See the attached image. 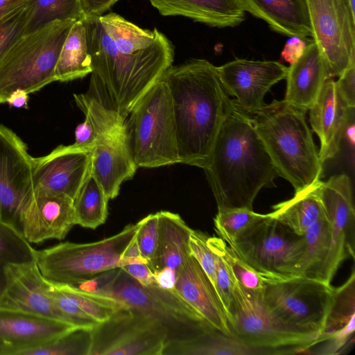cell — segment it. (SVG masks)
<instances>
[{
	"label": "cell",
	"mask_w": 355,
	"mask_h": 355,
	"mask_svg": "<svg viewBox=\"0 0 355 355\" xmlns=\"http://www.w3.org/2000/svg\"><path fill=\"white\" fill-rule=\"evenodd\" d=\"M203 169L218 209H253L259 192L279 177L251 117L232 100Z\"/></svg>",
	"instance_id": "obj_1"
},
{
	"label": "cell",
	"mask_w": 355,
	"mask_h": 355,
	"mask_svg": "<svg viewBox=\"0 0 355 355\" xmlns=\"http://www.w3.org/2000/svg\"><path fill=\"white\" fill-rule=\"evenodd\" d=\"M161 78L171 97L181 164L203 169L232 100L217 67L193 58L171 66Z\"/></svg>",
	"instance_id": "obj_2"
},
{
	"label": "cell",
	"mask_w": 355,
	"mask_h": 355,
	"mask_svg": "<svg viewBox=\"0 0 355 355\" xmlns=\"http://www.w3.org/2000/svg\"><path fill=\"white\" fill-rule=\"evenodd\" d=\"M84 22L92 67L89 91L107 107L127 119L143 96L172 66L174 46L158 31L148 47L125 54L116 49L98 18Z\"/></svg>",
	"instance_id": "obj_3"
},
{
	"label": "cell",
	"mask_w": 355,
	"mask_h": 355,
	"mask_svg": "<svg viewBox=\"0 0 355 355\" xmlns=\"http://www.w3.org/2000/svg\"><path fill=\"white\" fill-rule=\"evenodd\" d=\"M304 112L274 100L249 114L280 177L299 191L320 180L323 163Z\"/></svg>",
	"instance_id": "obj_4"
},
{
	"label": "cell",
	"mask_w": 355,
	"mask_h": 355,
	"mask_svg": "<svg viewBox=\"0 0 355 355\" xmlns=\"http://www.w3.org/2000/svg\"><path fill=\"white\" fill-rule=\"evenodd\" d=\"M227 320L232 336L254 354H309L319 335L289 326L276 318L261 294L234 283Z\"/></svg>",
	"instance_id": "obj_5"
},
{
	"label": "cell",
	"mask_w": 355,
	"mask_h": 355,
	"mask_svg": "<svg viewBox=\"0 0 355 355\" xmlns=\"http://www.w3.org/2000/svg\"><path fill=\"white\" fill-rule=\"evenodd\" d=\"M76 20H55L22 35L0 60V103L17 89L28 94L56 81L55 65Z\"/></svg>",
	"instance_id": "obj_6"
},
{
	"label": "cell",
	"mask_w": 355,
	"mask_h": 355,
	"mask_svg": "<svg viewBox=\"0 0 355 355\" xmlns=\"http://www.w3.org/2000/svg\"><path fill=\"white\" fill-rule=\"evenodd\" d=\"M125 309L148 316L164 325L170 339L187 338L216 330L175 291L157 283L143 286L121 268L97 293ZM217 331V330H216Z\"/></svg>",
	"instance_id": "obj_7"
},
{
	"label": "cell",
	"mask_w": 355,
	"mask_h": 355,
	"mask_svg": "<svg viewBox=\"0 0 355 355\" xmlns=\"http://www.w3.org/2000/svg\"><path fill=\"white\" fill-rule=\"evenodd\" d=\"M139 226L140 220L98 241L64 242L36 250L37 264L43 277L52 283L75 285L92 279L121 267L122 255Z\"/></svg>",
	"instance_id": "obj_8"
},
{
	"label": "cell",
	"mask_w": 355,
	"mask_h": 355,
	"mask_svg": "<svg viewBox=\"0 0 355 355\" xmlns=\"http://www.w3.org/2000/svg\"><path fill=\"white\" fill-rule=\"evenodd\" d=\"M130 115L128 130L137 167L181 163L171 97L162 78L143 96Z\"/></svg>",
	"instance_id": "obj_9"
},
{
	"label": "cell",
	"mask_w": 355,
	"mask_h": 355,
	"mask_svg": "<svg viewBox=\"0 0 355 355\" xmlns=\"http://www.w3.org/2000/svg\"><path fill=\"white\" fill-rule=\"evenodd\" d=\"M262 278L261 295L268 310L282 322L320 336L333 305L334 287L302 276Z\"/></svg>",
	"instance_id": "obj_10"
},
{
	"label": "cell",
	"mask_w": 355,
	"mask_h": 355,
	"mask_svg": "<svg viewBox=\"0 0 355 355\" xmlns=\"http://www.w3.org/2000/svg\"><path fill=\"white\" fill-rule=\"evenodd\" d=\"M229 245L262 277L284 279L295 276L304 239L266 214Z\"/></svg>",
	"instance_id": "obj_11"
},
{
	"label": "cell",
	"mask_w": 355,
	"mask_h": 355,
	"mask_svg": "<svg viewBox=\"0 0 355 355\" xmlns=\"http://www.w3.org/2000/svg\"><path fill=\"white\" fill-rule=\"evenodd\" d=\"M88 355H162L167 328L148 316L122 309L90 331Z\"/></svg>",
	"instance_id": "obj_12"
},
{
	"label": "cell",
	"mask_w": 355,
	"mask_h": 355,
	"mask_svg": "<svg viewBox=\"0 0 355 355\" xmlns=\"http://www.w3.org/2000/svg\"><path fill=\"white\" fill-rule=\"evenodd\" d=\"M313 41L331 78L339 77L355 61V15L347 0H306Z\"/></svg>",
	"instance_id": "obj_13"
},
{
	"label": "cell",
	"mask_w": 355,
	"mask_h": 355,
	"mask_svg": "<svg viewBox=\"0 0 355 355\" xmlns=\"http://www.w3.org/2000/svg\"><path fill=\"white\" fill-rule=\"evenodd\" d=\"M35 194L33 157L21 139L0 123V222L19 230L20 216Z\"/></svg>",
	"instance_id": "obj_14"
},
{
	"label": "cell",
	"mask_w": 355,
	"mask_h": 355,
	"mask_svg": "<svg viewBox=\"0 0 355 355\" xmlns=\"http://www.w3.org/2000/svg\"><path fill=\"white\" fill-rule=\"evenodd\" d=\"M319 194L329 223L331 241L318 279L331 284L343 261L354 258L355 211L350 178L340 174L320 180Z\"/></svg>",
	"instance_id": "obj_15"
},
{
	"label": "cell",
	"mask_w": 355,
	"mask_h": 355,
	"mask_svg": "<svg viewBox=\"0 0 355 355\" xmlns=\"http://www.w3.org/2000/svg\"><path fill=\"white\" fill-rule=\"evenodd\" d=\"M288 67L277 61L236 59L217 71L221 84L233 103L251 114L265 103L263 98L270 88L285 79Z\"/></svg>",
	"instance_id": "obj_16"
},
{
	"label": "cell",
	"mask_w": 355,
	"mask_h": 355,
	"mask_svg": "<svg viewBox=\"0 0 355 355\" xmlns=\"http://www.w3.org/2000/svg\"><path fill=\"white\" fill-rule=\"evenodd\" d=\"M4 277L0 307L69 322L54 305L49 282L42 275L36 261L9 263L4 268Z\"/></svg>",
	"instance_id": "obj_17"
},
{
	"label": "cell",
	"mask_w": 355,
	"mask_h": 355,
	"mask_svg": "<svg viewBox=\"0 0 355 355\" xmlns=\"http://www.w3.org/2000/svg\"><path fill=\"white\" fill-rule=\"evenodd\" d=\"M78 328L62 320L0 307V355H26Z\"/></svg>",
	"instance_id": "obj_18"
},
{
	"label": "cell",
	"mask_w": 355,
	"mask_h": 355,
	"mask_svg": "<svg viewBox=\"0 0 355 355\" xmlns=\"http://www.w3.org/2000/svg\"><path fill=\"white\" fill-rule=\"evenodd\" d=\"M92 150L74 144L60 145L50 153L33 157L35 189H44L74 199L91 174Z\"/></svg>",
	"instance_id": "obj_19"
},
{
	"label": "cell",
	"mask_w": 355,
	"mask_h": 355,
	"mask_svg": "<svg viewBox=\"0 0 355 355\" xmlns=\"http://www.w3.org/2000/svg\"><path fill=\"white\" fill-rule=\"evenodd\" d=\"M35 198L22 211L19 230L31 243L64 239L76 225L73 200L44 189H35Z\"/></svg>",
	"instance_id": "obj_20"
},
{
	"label": "cell",
	"mask_w": 355,
	"mask_h": 355,
	"mask_svg": "<svg viewBox=\"0 0 355 355\" xmlns=\"http://www.w3.org/2000/svg\"><path fill=\"white\" fill-rule=\"evenodd\" d=\"M137 168L128 125L97 141L92 150L91 173L109 200L119 195L121 184L131 179Z\"/></svg>",
	"instance_id": "obj_21"
},
{
	"label": "cell",
	"mask_w": 355,
	"mask_h": 355,
	"mask_svg": "<svg viewBox=\"0 0 355 355\" xmlns=\"http://www.w3.org/2000/svg\"><path fill=\"white\" fill-rule=\"evenodd\" d=\"M309 110L311 128L320 139L319 157L324 164L340 151L345 128L354 118V108L347 104L336 81L329 78Z\"/></svg>",
	"instance_id": "obj_22"
},
{
	"label": "cell",
	"mask_w": 355,
	"mask_h": 355,
	"mask_svg": "<svg viewBox=\"0 0 355 355\" xmlns=\"http://www.w3.org/2000/svg\"><path fill=\"white\" fill-rule=\"evenodd\" d=\"M175 290L209 325L232 336L226 311L215 288L191 254L177 270Z\"/></svg>",
	"instance_id": "obj_23"
},
{
	"label": "cell",
	"mask_w": 355,
	"mask_h": 355,
	"mask_svg": "<svg viewBox=\"0 0 355 355\" xmlns=\"http://www.w3.org/2000/svg\"><path fill=\"white\" fill-rule=\"evenodd\" d=\"M329 78H332L327 64L312 40L303 55L288 67L284 101L306 112L315 102Z\"/></svg>",
	"instance_id": "obj_24"
},
{
	"label": "cell",
	"mask_w": 355,
	"mask_h": 355,
	"mask_svg": "<svg viewBox=\"0 0 355 355\" xmlns=\"http://www.w3.org/2000/svg\"><path fill=\"white\" fill-rule=\"evenodd\" d=\"M164 16H182L213 27H234L245 19L243 0H148Z\"/></svg>",
	"instance_id": "obj_25"
},
{
	"label": "cell",
	"mask_w": 355,
	"mask_h": 355,
	"mask_svg": "<svg viewBox=\"0 0 355 355\" xmlns=\"http://www.w3.org/2000/svg\"><path fill=\"white\" fill-rule=\"evenodd\" d=\"M245 10L288 37H312L306 0H243Z\"/></svg>",
	"instance_id": "obj_26"
},
{
	"label": "cell",
	"mask_w": 355,
	"mask_h": 355,
	"mask_svg": "<svg viewBox=\"0 0 355 355\" xmlns=\"http://www.w3.org/2000/svg\"><path fill=\"white\" fill-rule=\"evenodd\" d=\"M158 214V238L156 250L148 266L153 272L164 268L178 270L191 254L189 240L192 229L175 213Z\"/></svg>",
	"instance_id": "obj_27"
},
{
	"label": "cell",
	"mask_w": 355,
	"mask_h": 355,
	"mask_svg": "<svg viewBox=\"0 0 355 355\" xmlns=\"http://www.w3.org/2000/svg\"><path fill=\"white\" fill-rule=\"evenodd\" d=\"M320 180L295 192L294 196L272 207L268 216L291 229L299 235L326 213L319 194Z\"/></svg>",
	"instance_id": "obj_28"
},
{
	"label": "cell",
	"mask_w": 355,
	"mask_h": 355,
	"mask_svg": "<svg viewBox=\"0 0 355 355\" xmlns=\"http://www.w3.org/2000/svg\"><path fill=\"white\" fill-rule=\"evenodd\" d=\"M92 72L85 24L84 20H76L60 51L55 69V80H73L84 78Z\"/></svg>",
	"instance_id": "obj_29"
},
{
	"label": "cell",
	"mask_w": 355,
	"mask_h": 355,
	"mask_svg": "<svg viewBox=\"0 0 355 355\" xmlns=\"http://www.w3.org/2000/svg\"><path fill=\"white\" fill-rule=\"evenodd\" d=\"M163 354L245 355L254 352L233 336L213 330L191 338L168 340Z\"/></svg>",
	"instance_id": "obj_30"
},
{
	"label": "cell",
	"mask_w": 355,
	"mask_h": 355,
	"mask_svg": "<svg viewBox=\"0 0 355 355\" xmlns=\"http://www.w3.org/2000/svg\"><path fill=\"white\" fill-rule=\"evenodd\" d=\"M303 236L304 252L296 266L295 275L318 279L331 241L327 215L312 224Z\"/></svg>",
	"instance_id": "obj_31"
},
{
	"label": "cell",
	"mask_w": 355,
	"mask_h": 355,
	"mask_svg": "<svg viewBox=\"0 0 355 355\" xmlns=\"http://www.w3.org/2000/svg\"><path fill=\"white\" fill-rule=\"evenodd\" d=\"M98 20L116 49L125 54L148 47L155 41L158 31L157 28L143 29L114 12L103 15Z\"/></svg>",
	"instance_id": "obj_32"
},
{
	"label": "cell",
	"mask_w": 355,
	"mask_h": 355,
	"mask_svg": "<svg viewBox=\"0 0 355 355\" xmlns=\"http://www.w3.org/2000/svg\"><path fill=\"white\" fill-rule=\"evenodd\" d=\"M109 200L91 173L73 199L76 225L96 229L103 224L108 215Z\"/></svg>",
	"instance_id": "obj_33"
},
{
	"label": "cell",
	"mask_w": 355,
	"mask_h": 355,
	"mask_svg": "<svg viewBox=\"0 0 355 355\" xmlns=\"http://www.w3.org/2000/svg\"><path fill=\"white\" fill-rule=\"evenodd\" d=\"M355 324V273L353 270L347 281L334 288V299L319 343L347 327Z\"/></svg>",
	"instance_id": "obj_34"
},
{
	"label": "cell",
	"mask_w": 355,
	"mask_h": 355,
	"mask_svg": "<svg viewBox=\"0 0 355 355\" xmlns=\"http://www.w3.org/2000/svg\"><path fill=\"white\" fill-rule=\"evenodd\" d=\"M33 261H36V250L21 231L0 222V297L5 284V266L9 263Z\"/></svg>",
	"instance_id": "obj_35"
},
{
	"label": "cell",
	"mask_w": 355,
	"mask_h": 355,
	"mask_svg": "<svg viewBox=\"0 0 355 355\" xmlns=\"http://www.w3.org/2000/svg\"><path fill=\"white\" fill-rule=\"evenodd\" d=\"M207 244L222 257L235 283L248 291L261 294L262 277L245 263L225 241L219 237L208 236Z\"/></svg>",
	"instance_id": "obj_36"
},
{
	"label": "cell",
	"mask_w": 355,
	"mask_h": 355,
	"mask_svg": "<svg viewBox=\"0 0 355 355\" xmlns=\"http://www.w3.org/2000/svg\"><path fill=\"white\" fill-rule=\"evenodd\" d=\"M66 19L84 20L80 0H33L26 33L51 21Z\"/></svg>",
	"instance_id": "obj_37"
},
{
	"label": "cell",
	"mask_w": 355,
	"mask_h": 355,
	"mask_svg": "<svg viewBox=\"0 0 355 355\" xmlns=\"http://www.w3.org/2000/svg\"><path fill=\"white\" fill-rule=\"evenodd\" d=\"M264 216L245 208L218 209L214 228L218 237L230 245Z\"/></svg>",
	"instance_id": "obj_38"
},
{
	"label": "cell",
	"mask_w": 355,
	"mask_h": 355,
	"mask_svg": "<svg viewBox=\"0 0 355 355\" xmlns=\"http://www.w3.org/2000/svg\"><path fill=\"white\" fill-rule=\"evenodd\" d=\"M55 284L86 314L98 323L106 321L116 311L125 309L117 302L110 297H101L83 291L67 284Z\"/></svg>",
	"instance_id": "obj_39"
},
{
	"label": "cell",
	"mask_w": 355,
	"mask_h": 355,
	"mask_svg": "<svg viewBox=\"0 0 355 355\" xmlns=\"http://www.w3.org/2000/svg\"><path fill=\"white\" fill-rule=\"evenodd\" d=\"M90 331L81 328L73 329L26 355H88Z\"/></svg>",
	"instance_id": "obj_40"
},
{
	"label": "cell",
	"mask_w": 355,
	"mask_h": 355,
	"mask_svg": "<svg viewBox=\"0 0 355 355\" xmlns=\"http://www.w3.org/2000/svg\"><path fill=\"white\" fill-rule=\"evenodd\" d=\"M33 1L31 0L13 15L0 24V60L10 48L26 33Z\"/></svg>",
	"instance_id": "obj_41"
},
{
	"label": "cell",
	"mask_w": 355,
	"mask_h": 355,
	"mask_svg": "<svg viewBox=\"0 0 355 355\" xmlns=\"http://www.w3.org/2000/svg\"><path fill=\"white\" fill-rule=\"evenodd\" d=\"M49 295L57 309L69 322L88 330H92L98 324L67 297L55 284L51 282Z\"/></svg>",
	"instance_id": "obj_42"
},
{
	"label": "cell",
	"mask_w": 355,
	"mask_h": 355,
	"mask_svg": "<svg viewBox=\"0 0 355 355\" xmlns=\"http://www.w3.org/2000/svg\"><path fill=\"white\" fill-rule=\"evenodd\" d=\"M207 238L202 232L192 230L189 247L191 255L198 262L216 291L215 257L207 244Z\"/></svg>",
	"instance_id": "obj_43"
},
{
	"label": "cell",
	"mask_w": 355,
	"mask_h": 355,
	"mask_svg": "<svg viewBox=\"0 0 355 355\" xmlns=\"http://www.w3.org/2000/svg\"><path fill=\"white\" fill-rule=\"evenodd\" d=\"M158 238V214H151L140 220L136 241L141 255L148 261L154 256Z\"/></svg>",
	"instance_id": "obj_44"
},
{
	"label": "cell",
	"mask_w": 355,
	"mask_h": 355,
	"mask_svg": "<svg viewBox=\"0 0 355 355\" xmlns=\"http://www.w3.org/2000/svg\"><path fill=\"white\" fill-rule=\"evenodd\" d=\"M212 252L214 254L216 263V291L227 314L235 282L222 257L216 252Z\"/></svg>",
	"instance_id": "obj_45"
},
{
	"label": "cell",
	"mask_w": 355,
	"mask_h": 355,
	"mask_svg": "<svg viewBox=\"0 0 355 355\" xmlns=\"http://www.w3.org/2000/svg\"><path fill=\"white\" fill-rule=\"evenodd\" d=\"M355 61L338 77L336 81L338 91L347 104L352 108L355 107L354 100Z\"/></svg>",
	"instance_id": "obj_46"
},
{
	"label": "cell",
	"mask_w": 355,
	"mask_h": 355,
	"mask_svg": "<svg viewBox=\"0 0 355 355\" xmlns=\"http://www.w3.org/2000/svg\"><path fill=\"white\" fill-rule=\"evenodd\" d=\"M121 268L143 286H148L157 283L153 272L148 263L135 262L123 266Z\"/></svg>",
	"instance_id": "obj_47"
},
{
	"label": "cell",
	"mask_w": 355,
	"mask_h": 355,
	"mask_svg": "<svg viewBox=\"0 0 355 355\" xmlns=\"http://www.w3.org/2000/svg\"><path fill=\"white\" fill-rule=\"evenodd\" d=\"M119 0H80L84 20L99 18Z\"/></svg>",
	"instance_id": "obj_48"
},
{
	"label": "cell",
	"mask_w": 355,
	"mask_h": 355,
	"mask_svg": "<svg viewBox=\"0 0 355 355\" xmlns=\"http://www.w3.org/2000/svg\"><path fill=\"white\" fill-rule=\"evenodd\" d=\"M282 52V58L290 64L295 62L304 53L306 48L305 40L297 37H289Z\"/></svg>",
	"instance_id": "obj_49"
},
{
	"label": "cell",
	"mask_w": 355,
	"mask_h": 355,
	"mask_svg": "<svg viewBox=\"0 0 355 355\" xmlns=\"http://www.w3.org/2000/svg\"><path fill=\"white\" fill-rule=\"evenodd\" d=\"M157 284L162 288L173 290L177 279V270L164 268L153 272Z\"/></svg>",
	"instance_id": "obj_50"
},
{
	"label": "cell",
	"mask_w": 355,
	"mask_h": 355,
	"mask_svg": "<svg viewBox=\"0 0 355 355\" xmlns=\"http://www.w3.org/2000/svg\"><path fill=\"white\" fill-rule=\"evenodd\" d=\"M31 0H0V24L26 5Z\"/></svg>",
	"instance_id": "obj_51"
},
{
	"label": "cell",
	"mask_w": 355,
	"mask_h": 355,
	"mask_svg": "<svg viewBox=\"0 0 355 355\" xmlns=\"http://www.w3.org/2000/svg\"><path fill=\"white\" fill-rule=\"evenodd\" d=\"M28 94L24 90L17 89L13 92L6 101L10 105L17 107H27Z\"/></svg>",
	"instance_id": "obj_52"
},
{
	"label": "cell",
	"mask_w": 355,
	"mask_h": 355,
	"mask_svg": "<svg viewBox=\"0 0 355 355\" xmlns=\"http://www.w3.org/2000/svg\"><path fill=\"white\" fill-rule=\"evenodd\" d=\"M346 138L347 141L351 144V146L353 147L354 145V119L350 120V121L347 125L343 139Z\"/></svg>",
	"instance_id": "obj_53"
}]
</instances>
